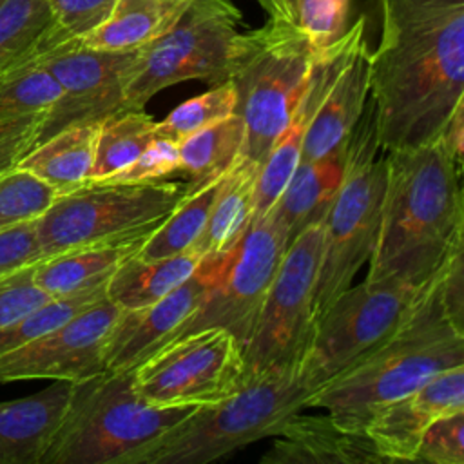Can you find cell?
Returning a JSON list of instances; mask_svg holds the SVG:
<instances>
[{
    "mask_svg": "<svg viewBox=\"0 0 464 464\" xmlns=\"http://www.w3.org/2000/svg\"><path fill=\"white\" fill-rule=\"evenodd\" d=\"M379 150L375 105L368 96L364 111L346 140L343 181L323 219L314 323L352 286L355 274L372 256L386 188V152L379 156Z\"/></svg>",
    "mask_w": 464,
    "mask_h": 464,
    "instance_id": "8992f818",
    "label": "cell"
},
{
    "mask_svg": "<svg viewBox=\"0 0 464 464\" xmlns=\"http://www.w3.org/2000/svg\"><path fill=\"white\" fill-rule=\"evenodd\" d=\"M259 165L239 158L221 176L207 223L192 250L201 257H218L234 250L252 223L254 190Z\"/></svg>",
    "mask_w": 464,
    "mask_h": 464,
    "instance_id": "d4e9b609",
    "label": "cell"
},
{
    "mask_svg": "<svg viewBox=\"0 0 464 464\" xmlns=\"http://www.w3.org/2000/svg\"><path fill=\"white\" fill-rule=\"evenodd\" d=\"M154 230L132 232L40 259L33 265V279L49 297H62L103 285L123 261L138 254Z\"/></svg>",
    "mask_w": 464,
    "mask_h": 464,
    "instance_id": "603a6c76",
    "label": "cell"
},
{
    "mask_svg": "<svg viewBox=\"0 0 464 464\" xmlns=\"http://www.w3.org/2000/svg\"><path fill=\"white\" fill-rule=\"evenodd\" d=\"M201 259L192 248L160 259L132 256L109 277L105 288L107 299L121 310L147 306L188 279Z\"/></svg>",
    "mask_w": 464,
    "mask_h": 464,
    "instance_id": "83f0119b",
    "label": "cell"
},
{
    "mask_svg": "<svg viewBox=\"0 0 464 464\" xmlns=\"http://www.w3.org/2000/svg\"><path fill=\"white\" fill-rule=\"evenodd\" d=\"M170 176H179V150L178 143L167 138H154L129 165L114 172L109 183H141L160 181Z\"/></svg>",
    "mask_w": 464,
    "mask_h": 464,
    "instance_id": "8d00e7d4",
    "label": "cell"
},
{
    "mask_svg": "<svg viewBox=\"0 0 464 464\" xmlns=\"http://www.w3.org/2000/svg\"><path fill=\"white\" fill-rule=\"evenodd\" d=\"M100 121L69 125L29 150L16 169H22L58 194L85 185L91 178Z\"/></svg>",
    "mask_w": 464,
    "mask_h": 464,
    "instance_id": "4316f807",
    "label": "cell"
},
{
    "mask_svg": "<svg viewBox=\"0 0 464 464\" xmlns=\"http://www.w3.org/2000/svg\"><path fill=\"white\" fill-rule=\"evenodd\" d=\"M234 111L236 91L232 82L227 80L178 105L165 120L154 123V132L158 138H167L178 143L185 136L234 114Z\"/></svg>",
    "mask_w": 464,
    "mask_h": 464,
    "instance_id": "836d02e7",
    "label": "cell"
},
{
    "mask_svg": "<svg viewBox=\"0 0 464 464\" xmlns=\"http://www.w3.org/2000/svg\"><path fill=\"white\" fill-rule=\"evenodd\" d=\"M72 393V382L53 381L42 392L0 402V464H40Z\"/></svg>",
    "mask_w": 464,
    "mask_h": 464,
    "instance_id": "44dd1931",
    "label": "cell"
},
{
    "mask_svg": "<svg viewBox=\"0 0 464 464\" xmlns=\"http://www.w3.org/2000/svg\"><path fill=\"white\" fill-rule=\"evenodd\" d=\"M154 120L145 109H123L100 121L89 181H102L129 165L154 138Z\"/></svg>",
    "mask_w": 464,
    "mask_h": 464,
    "instance_id": "1f68e13d",
    "label": "cell"
},
{
    "mask_svg": "<svg viewBox=\"0 0 464 464\" xmlns=\"http://www.w3.org/2000/svg\"><path fill=\"white\" fill-rule=\"evenodd\" d=\"M56 198V188L22 169L0 176V234L36 219Z\"/></svg>",
    "mask_w": 464,
    "mask_h": 464,
    "instance_id": "e575fe53",
    "label": "cell"
},
{
    "mask_svg": "<svg viewBox=\"0 0 464 464\" xmlns=\"http://www.w3.org/2000/svg\"><path fill=\"white\" fill-rule=\"evenodd\" d=\"M136 51L92 49L78 40L49 51L40 63L54 76L62 96L54 103L38 143L69 125L102 121L109 114L127 109V69Z\"/></svg>",
    "mask_w": 464,
    "mask_h": 464,
    "instance_id": "5bb4252c",
    "label": "cell"
},
{
    "mask_svg": "<svg viewBox=\"0 0 464 464\" xmlns=\"http://www.w3.org/2000/svg\"><path fill=\"white\" fill-rule=\"evenodd\" d=\"M413 460L464 464V410L433 420L426 428Z\"/></svg>",
    "mask_w": 464,
    "mask_h": 464,
    "instance_id": "74e56055",
    "label": "cell"
},
{
    "mask_svg": "<svg viewBox=\"0 0 464 464\" xmlns=\"http://www.w3.org/2000/svg\"><path fill=\"white\" fill-rule=\"evenodd\" d=\"M263 464H382L390 462L364 431L341 428L328 413H295L276 435Z\"/></svg>",
    "mask_w": 464,
    "mask_h": 464,
    "instance_id": "ffe728a7",
    "label": "cell"
},
{
    "mask_svg": "<svg viewBox=\"0 0 464 464\" xmlns=\"http://www.w3.org/2000/svg\"><path fill=\"white\" fill-rule=\"evenodd\" d=\"M319 49L286 18L241 31L228 80L245 125L241 158L259 165L290 121Z\"/></svg>",
    "mask_w": 464,
    "mask_h": 464,
    "instance_id": "5b68a950",
    "label": "cell"
},
{
    "mask_svg": "<svg viewBox=\"0 0 464 464\" xmlns=\"http://www.w3.org/2000/svg\"><path fill=\"white\" fill-rule=\"evenodd\" d=\"M422 285L364 279L348 286L314 323L312 341L299 368L312 393L390 341L404 324Z\"/></svg>",
    "mask_w": 464,
    "mask_h": 464,
    "instance_id": "30bf717a",
    "label": "cell"
},
{
    "mask_svg": "<svg viewBox=\"0 0 464 464\" xmlns=\"http://www.w3.org/2000/svg\"><path fill=\"white\" fill-rule=\"evenodd\" d=\"M256 2L265 9L268 18H286V14H285V11H283V7L279 5L277 0H256Z\"/></svg>",
    "mask_w": 464,
    "mask_h": 464,
    "instance_id": "7bdbcfd3",
    "label": "cell"
},
{
    "mask_svg": "<svg viewBox=\"0 0 464 464\" xmlns=\"http://www.w3.org/2000/svg\"><path fill=\"white\" fill-rule=\"evenodd\" d=\"M194 408H161L138 395L132 370L72 382L65 415L40 464H123Z\"/></svg>",
    "mask_w": 464,
    "mask_h": 464,
    "instance_id": "52a82bcc",
    "label": "cell"
},
{
    "mask_svg": "<svg viewBox=\"0 0 464 464\" xmlns=\"http://www.w3.org/2000/svg\"><path fill=\"white\" fill-rule=\"evenodd\" d=\"M63 44L47 0H0V85Z\"/></svg>",
    "mask_w": 464,
    "mask_h": 464,
    "instance_id": "484cf974",
    "label": "cell"
},
{
    "mask_svg": "<svg viewBox=\"0 0 464 464\" xmlns=\"http://www.w3.org/2000/svg\"><path fill=\"white\" fill-rule=\"evenodd\" d=\"M384 152L386 188L366 279L422 285L464 246L462 172L437 138Z\"/></svg>",
    "mask_w": 464,
    "mask_h": 464,
    "instance_id": "3957f363",
    "label": "cell"
},
{
    "mask_svg": "<svg viewBox=\"0 0 464 464\" xmlns=\"http://www.w3.org/2000/svg\"><path fill=\"white\" fill-rule=\"evenodd\" d=\"M346 141L335 150L310 161H299L274 203L288 232V245L304 228L323 223L344 176Z\"/></svg>",
    "mask_w": 464,
    "mask_h": 464,
    "instance_id": "cb8c5ba5",
    "label": "cell"
},
{
    "mask_svg": "<svg viewBox=\"0 0 464 464\" xmlns=\"http://www.w3.org/2000/svg\"><path fill=\"white\" fill-rule=\"evenodd\" d=\"M241 13L232 0H190L176 24L136 51L127 69L125 107L145 109L161 89L201 80H228L239 40Z\"/></svg>",
    "mask_w": 464,
    "mask_h": 464,
    "instance_id": "9c48e42d",
    "label": "cell"
},
{
    "mask_svg": "<svg viewBox=\"0 0 464 464\" xmlns=\"http://www.w3.org/2000/svg\"><path fill=\"white\" fill-rule=\"evenodd\" d=\"M105 288H107V283L91 286L69 295L51 297L49 301H45L27 315L0 328V355L62 326L63 323H67L85 308L96 304L107 295Z\"/></svg>",
    "mask_w": 464,
    "mask_h": 464,
    "instance_id": "d6a6232c",
    "label": "cell"
},
{
    "mask_svg": "<svg viewBox=\"0 0 464 464\" xmlns=\"http://www.w3.org/2000/svg\"><path fill=\"white\" fill-rule=\"evenodd\" d=\"M323 223L310 225L286 246L256 326L243 344L245 379L299 372L314 334V288Z\"/></svg>",
    "mask_w": 464,
    "mask_h": 464,
    "instance_id": "8fae6325",
    "label": "cell"
},
{
    "mask_svg": "<svg viewBox=\"0 0 464 464\" xmlns=\"http://www.w3.org/2000/svg\"><path fill=\"white\" fill-rule=\"evenodd\" d=\"M437 140L442 143L450 158L453 160L459 172H462V152H464V102H460L448 121L444 123Z\"/></svg>",
    "mask_w": 464,
    "mask_h": 464,
    "instance_id": "b9f144b4",
    "label": "cell"
},
{
    "mask_svg": "<svg viewBox=\"0 0 464 464\" xmlns=\"http://www.w3.org/2000/svg\"><path fill=\"white\" fill-rule=\"evenodd\" d=\"M62 96V87L40 60L0 85V176L14 170L33 150Z\"/></svg>",
    "mask_w": 464,
    "mask_h": 464,
    "instance_id": "d6986e66",
    "label": "cell"
},
{
    "mask_svg": "<svg viewBox=\"0 0 464 464\" xmlns=\"http://www.w3.org/2000/svg\"><path fill=\"white\" fill-rule=\"evenodd\" d=\"M312 390L299 372L245 379L230 397L198 406L167 431L132 451L123 464H207L256 440L274 437L306 408Z\"/></svg>",
    "mask_w": 464,
    "mask_h": 464,
    "instance_id": "277c9868",
    "label": "cell"
},
{
    "mask_svg": "<svg viewBox=\"0 0 464 464\" xmlns=\"http://www.w3.org/2000/svg\"><path fill=\"white\" fill-rule=\"evenodd\" d=\"M353 0H285L288 18L308 40L324 49L341 40L350 29Z\"/></svg>",
    "mask_w": 464,
    "mask_h": 464,
    "instance_id": "d590c367",
    "label": "cell"
},
{
    "mask_svg": "<svg viewBox=\"0 0 464 464\" xmlns=\"http://www.w3.org/2000/svg\"><path fill=\"white\" fill-rule=\"evenodd\" d=\"M464 364V268L455 252L420 288L404 324L372 355L317 388L306 408L324 410L341 428L364 431L372 411Z\"/></svg>",
    "mask_w": 464,
    "mask_h": 464,
    "instance_id": "7a4b0ae2",
    "label": "cell"
},
{
    "mask_svg": "<svg viewBox=\"0 0 464 464\" xmlns=\"http://www.w3.org/2000/svg\"><path fill=\"white\" fill-rule=\"evenodd\" d=\"M120 310L105 295L62 326L2 353L0 384L31 379L78 382L107 372L105 343Z\"/></svg>",
    "mask_w": 464,
    "mask_h": 464,
    "instance_id": "9a60e30c",
    "label": "cell"
},
{
    "mask_svg": "<svg viewBox=\"0 0 464 464\" xmlns=\"http://www.w3.org/2000/svg\"><path fill=\"white\" fill-rule=\"evenodd\" d=\"M286 246V227L270 208L261 219L250 223L199 306L172 330L161 346L205 328H223L243 346L256 326L263 299Z\"/></svg>",
    "mask_w": 464,
    "mask_h": 464,
    "instance_id": "4fadbf2b",
    "label": "cell"
},
{
    "mask_svg": "<svg viewBox=\"0 0 464 464\" xmlns=\"http://www.w3.org/2000/svg\"><path fill=\"white\" fill-rule=\"evenodd\" d=\"M36 261H40V250L34 237V219L0 234V277Z\"/></svg>",
    "mask_w": 464,
    "mask_h": 464,
    "instance_id": "60d3db41",
    "label": "cell"
},
{
    "mask_svg": "<svg viewBox=\"0 0 464 464\" xmlns=\"http://www.w3.org/2000/svg\"><path fill=\"white\" fill-rule=\"evenodd\" d=\"M464 410V364L442 370L406 395L372 411L364 433L390 460H413L426 428Z\"/></svg>",
    "mask_w": 464,
    "mask_h": 464,
    "instance_id": "ac0fdd59",
    "label": "cell"
},
{
    "mask_svg": "<svg viewBox=\"0 0 464 464\" xmlns=\"http://www.w3.org/2000/svg\"><path fill=\"white\" fill-rule=\"evenodd\" d=\"M132 382L154 406H210L245 384L243 346L223 328L198 330L145 357L132 368Z\"/></svg>",
    "mask_w": 464,
    "mask_h": 464,
    "instance_id": "7c38bea8",
    "label": "cell"
},
{
    "mask_svg": "<svg viewBox=\"0 0 464 464\" xmlns=\"http://www.w3.org/2000/svg\"><path fill=\"white\" fill-rule=\"evenodd\" d=\"M219 181L221 176L190 187L185 198L143 241L136 256L143 259H160L190 248L207 223Z\"/></svg>",
    "mask_w": 464,
    "mask_h": 464,
    "instance_id": "4dcf8cb0",
    "label": "cell"
},
{
    "mask_svg": "<svg viewBox=\"0 0 464 464\" xmlns=\"http://www.w3.org/2000/svg\"><path fill=\"white\" fill-rule=\"evenodd\" d=\"M190 0H116L111 16L87 36L85 47L132 51L167 33Z\"/></svg>",
    "mask_w": 464,
    "mask_h": 464,
    "instance_id": "f1b7e54d",
    "label": "cell"
},
{
    "mask_svg": "<svg viewBox=\"0 0 464 464\" xmlns=\"http://www.w3.org/2000/svg\"><path fill=\"white\" fill-rule=\"evenodd\" d=\"M366 18L352 22L346 34L335 44L332 67L304 132L299 161L317 160L341 147L370 96V49Z\"/></svg>",
    "mask_w": 464,
    "mask_h": 464,
    "instance_id": "2e32d148",
    "label": "cell"
},
{
    "mask_svg": "<svg viewBox=\"0 0 464 464\" xmlns=\"http://www.w3.org/2000/svg\"><path fill=\"white\" fill-rule=\"evenodd\" d=\"M190 190L187 181H87L34 219L40 259L156 228Z\"/></svg>",
    "mask_w": 464,
    "mask_h": 464,
    "instance_id": "ba28073f",
    "label": "cell"
},
{
    "mask_svg": "<svg viewBox=\"0 0 464 464\" xmlns=\"http://www.w3.org/2000/svg\"><path fill=\"white\" fill-rule=\"evenodd\" d=\"M245 125L239 114L218 120L178 141L179 176L190 187L223 176L241 158Z\"/></svg>",
    "mask_w": 464,
    "mask_h": 464,
    "instance_id": "f546056e",
    "label": "cell"
},
{
    "mask_svg": "<svg viewBox=\"0 0 464 464\" xmlns=\"http://www.w3.org/2000/svg\"><path fill=\"white\" fill-rule=\"evenodd\" d=\"M33 265L0 277V328L18 321L51 299L34 283Z\"/></svg>",
    "mask_w": 464,
    "mask_h": 464,
    "instance_id": "ab89813d",
    "label": "cell"
},
{
    "mask_svg": "<svg viewBox=\"0 0 464 464\" xmlns=\"http://www.w3.org/2000/svg\"><path fill=\"white\" fill-rule=\"evenodd\" d=\"M228 254L203 257L192 276L161 299L147 306L120 310L105 343V370H132L145 357L156 352L172 330L199 306L203 297L218 281Z\"/></svg>",
    "mask_w": 464,
    "mask_h": 464,
    "instance_id": "e0dca14e",
    "label": "cell"
},
{
    "mask_svg": "<svg viewBox=\"0 0 464 464\" xmlns=\"http://www.w3.org/2000/svg\"><path fill=\"white\" fill-rule=\"evenodd\" d=\"M381 40L370 51L379 143L433 141L464 102V0H375Z\"/></svg>",
    "mask_w": 464,
    "mask_h": 464,
    "instance_id": "6da1fadb",
    "label": "cell"
},
{
    "mask_svg": "<svg viewBox=\"0 0 464 464\" xmlns=\"http://www.w3.org/2000/svg\"><path fill=\"white\" fill-rule=\"evenodd\" d=\"M54 27L65 40H82L112 13L116 0H47Z\"/></svg>",
    "mask_w": 464,
    "mask_h": 464,
    "instance_id": "f35d334b",
    "label": "cell"
},
{
    "mask_svg": "<svg viewBox=\"0 0 464 464\" xmlns=\"http://www.w3.org/2000/svg\"><path fill=\"white\" fill-rule=\"evenodd\" d=\"M335 44H332L324 49H319L308 85L290 118V121L286 123L285 130L279 134L276 143L270 147L265 160L259 163L257 178H256V190H254L252 223L261 219L274 207V203L277 201L279 194L283 192L285 185L288 183L292 172L295 170V167L299 163L304 132H306L312 114L321 100V94H323V89H324V83H326V78H328V72L332 67Z\"/></svg>",
    "mask_w": 464,
    "mask_h": 464,
    "instance_id": "7402d4cb",
    "label": "cell"
},
{
    "mask_svg": "<svg viewBox=\"0 0 464 464\" xmlns=\"http://www.w3.org/2000/svg\"><path fill=\"white\" fill-rule=\"evenodd\" d=\"M279 2V5L283 7V11H285V14H286V18H288V11H286V4H285V0H277ZM290 20V18H288Z\"/></svg>",
    "mask_w": 464,
    "mask_h": 464,
    "instance_id": "ee69618b",
    "label": "cell"
}]
</instances>
